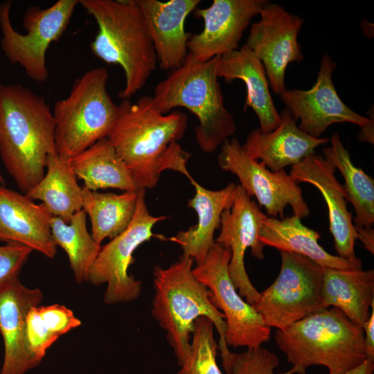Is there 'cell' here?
Listing matches in <instances>:
<instances>
[{
  "instance_id": "cell-1",
  "label": "cell",
  "mask_w": 374,
  "mask_h": 374,
  "mask_svg": "<svg viewBox=\"0 0 374 374\" xmlns=\"http://www.w3.org/2000/svg\"><path fill=\"white\" fill-rule=\"evenodd\" d=\"M118 118L107 136L140 189L157 186L162 172L173 170L189 179L190 154L177 142L188 126V116L179 111L163 114L152 97L136 102L123 99Z\"/></svg>"
},
{
  "instance_id": "cell-2",
  "label": "cell",
  "mask_w": 374,
  "mask_h": 374,
  "mask_svg": "<svg viewBox=\"0 0 374 374\" xmlns=\"http://www.w3.org/2000/svg\"><path fill=\"white\" fill-rule=\"evenodd\" d=\"M55 121L45 99L21 84L0 83V156L26 194L44 177L56 154Z\"/></svg>"
},
{
  "instance_id": "cell-3",
  "label": "cell",
  "mask_w": 374,
  "mask_h": 374,
  "mask_svg": "<svg viewBox=\"0 0 374 374\" xmlns=\"http://www.w3.org/2000/svg\"><path fill=\"white\" fill-rule=\"evenodd\" d=\"M193 262L181 255L168 267H154L152 315L166 332L179 366L188 354L195 321L209 319L218 332L222 365L228 374L234 353L226 344L224 317L212 303L210 290L195 277Z\"/></svg>"
},
{
  "instance_id": "cell-4",
  "label": "cell",
  "mask_w": 374,
  "mask_h": 374,
  "mask_svg": "<svg viewBox=\"0 0 374 374\" xmlns=\"http://www.w3.org/2000/svg\"><path fill=\"white\" fill-rule=\"evenodd\" d=\"M79 3L98 26L90 44L92 53L107 64L121 66L125 83L118 98L129 99L145 86L157 62L136 1L79 0Z\"/></svg>"
},
{
  "instance_id": "cell-5",
  "label": "cell",
  "mask_w": 374,
  "mask_h": 374,
  "mask_svg": "<svg viewBox=\"0 0 374 374\" xmlns=\"http://www.w3.org/2000/svg\"><path fill=\"white\" fill-rule=\"evenodd\" d=\"M220 57L202 62L188 53L180 67L157 84L152 97L161 114L184 107L197 116L195 140L207 154L215 151L236 132L235 118L224 105L218 81Z\"/></svg>"
},
{
  "instance_id": "cell-6",
  "label": "cell",
  "mask_w": 374,
  "mask_h": 374,
  "mask_svg": "<svg viewBox=\"0 0 374 374\" xmlns=\"http://www.w3.org/2000/svg\"><path fill=\"white\" fill-rule=\"evenodd\" d=\"M275 340L298 374L313 365L343 374L366 359L363 328L334 307L276 330Z\"/></svg>"
},
{
  "instance_id": "cell-7",
  "label": "cell",
  "mask_w": 374,
  "mask_h": 374,
  "mask_svg": "<svg viewBox=\"0 0 374 374\" xmlns=\"http://www.w3.org/2000/svg\"><path fill=\"white\" fill-rule=\"evenodd\" d=\"M108 80L106 68L90 69L74 81L67 97L55 102L52 113L60 157L70 159L110 134L120 108L107 91Z\"/></svg>"
},
{
  "instance_id": "cell-8",
  "label": "cell",
  "mask_w": 374,
  "mask_h": 374,
  "mask_svg": "<svg viewBox=\"0 0 374 374\" xmlns=\"http://www.w3.org/2000/svg\"><path fill=\"white\" fill-rule=\"evenodd\" d=\"M79 0H58L51 6H32L23 18L26 33L17 32L10 21L12 2L0 4L1 49L12 64H19L29 78L37 82L48 80L46 54L50 44L60 39L66 30Z\"/></svg>"
},
{
  "instance_id": "cell-9",
  "label": "cell",
  "mask_w": 374,
  "mask_h": 374,
  "mask_svg": "<svg viewBox=\"0 0 374 374\" xmlns=\"http://www.w3.org/2000/svg\"><path fill=\"white\" fill-rule=\"evenodd\" d=\"M274 282L253 305L270 328L283 329L326 308L321 294L323 267L299 254L280 251Z\"/></svg>"
},
{
  "instance_id": "cell-10",
  "label": "cell",
  "mask_w": 374,
  "mask_h": 374,
  "mask_svg": "<svg viewBox=\"0 0 374 374\" xmlns=\"http://www.w3.org/2000/svg\"><path fill=\"white\" fill-rule=\"evenodd\" d=\"M231 256L229 249L215 243L193 273L210 290L212 303L224 315L228 347L257 348L269 341L271 328L235 287L229 273Z\"/></svg>"
},
{
  "instance_id": "cell-11",
  "label": "cell",
  "mask_w": 374,
  "mask_h": 374,
  "mask_svg": "<svg viewBox=\"0 0 374 374\" xmlns=\"http://www.w3.org/2000/svg\"><path fill=\"white\" fill-rule=\"evenodd\" d=\"M145 190L139 189L134 216L127 229L101 247L90 267L88 281L95 285L106 284L104 301L107 305L128 303L138 299L142 282L129 275L133 253L139 245L155 235L152 228L166 216H154L145 203Z\"/></svg>"
},
{
  "instance_id": "cell-12",
  "label": "cell",
  "mask_w": 374,
  "mask_h": 374,
  "mask_svg": "<svg viewBox=\"0 0 374 374\" xmlns=\"http://www.w3.org/2000/svg\"><path fill=\"white\" fill-rule=\"evenodd\" d=\"M217 161L222 170L238 178L241 187L265 207L269 217L283 218L287 206L301 219L310 215L301 188L285 170L274 172L251 159L238 139H227L221 145Z\"/></svg>"
},
{
  "instance_id": "cell-13",
  "label": "cell",
  "mask_w": 374,
  "mask_h": 374,
  "mask_svg": "<svg viewBox=\"0 0 374 374\" xmlns=\"http://www.w3.org/2000/svg\"><path fill=\"white\" fill-rule=\"evenodd\" d=\"M336 64L327 53L321 58L316 82L308 90L286 89L280 95L286 109L297 120L299 128L314 137L332 125L350 123L362 128L358 137L373 143V119L354 112L339 96L332 80Z\"/></svg>"
},
{
  "instance_id": "cell-14",
  "label": "cell",
  "mask_w": 374,
  "mask_h": 374,
  "mask_svg": "<svg viewBox=\"0 0 374 374\" xmlns=\"http://www.w3.org/2000/svg\"><path fill=\"white\" fill-rule=\"evenodd\" d=\"M252 24L243 46L262 63L269 85L279 96L286 90L285 71L289 64L303 60L298 35L304 19L269 1Z\"/></svg>"
},
{
  "instance_id": "cell-15",
  "label": "cell",
  "mask_w": 374,
  "mask_h": 374,
  "mask_svg": "<svg viewBox=\"0 0 374 374\" xmlns=\"http://www.w3.org/2000/svg\"><path fill=\"white\" fill-rule=\"evenodd\" d=\"M267 215L251 199L240 184L236 186L231 206L221 215L220 232L215 243L229 249L230 278L239 294L253 305L260 292L251 283L244 265V255L251 249V255L263 260L264 246L258 240V232Z\"/></svg>"
},
{
  "instance_id": "cell-16",
  "label": "cell",
  "mask_w": 374,
  "mask_h": 374,
  "mask_svg": "<svg viewBox=\"0 0 374 374\" xmlns=\"http://www.w3.org/2000/svg\"><path fill=\"white\" fill-rule=\"evenodd\" d=\"M267 0H213L195 14L204 21V29L190 36V54L204 62L239 48L244 31L259 15Z\"/></svg>"
},
{
  "instance_id": "cell-17",
  "label": "cell",
  "mask_w": 374,
  "mask_h": 374,
  "mask_svg": "<svg viewBox=\"0 0 374 374\" xmlns=\"http://www.w3.org/2000/svg\"><path fill=\"white\" fill-rule=\"evenodd\" d=\"M336 170L323 156L314 153L292 166L290 175L296 183H308L319 190L328 206L330 231L337 256L355 260L358 234L348 209L346 190L335 177Z\"/></svg>"
},
{
  "instance_id": "cell-18",
  "label": "cell",
  "mask_w": 374,
  "mask_h": 374,
  "mask_svg": "<svg viewBox=\"0 0 374 374\" xmlns=\"http://www.w3.org/2000/svg\"><path fill=\"white\" fill-rule=\"evenodd\" d=\"M43 204L0 185V242L17 243L53 259L57 253L51 222Z\"/></svg>"
},
{
  "instance_id": "cell-19",
  "label": "cell",
  "mask_w": 374,
  "mask_h": 374,
  "mask_svg": "<svg viewBox=\"0 0 374 374\" xmlns=\"http://www.w3.org/2000/svg\"><path fill=\"white\" fill-rule=\"evenodd\" d=\"M42 300L40 289L29 288L19 278L0 291V335L4 346L0 374H25L39 364L28 351L26 325L30 309Z\"/></svg>"
},
{
  "instance_id": "cell-20",
  "label": "cell",
  "mask_w": 374,
  "mask_h": 374,
  "mask_svg": "<svg viewBox=\"0 0 374 374\" xmlns=\"http://www.w3.org/2000/svg\"><path fill=\"white\" fill-rule=\"evenodd\" d=\"M146 23L162 70L180 67L187 57L189 34L184 23L200 0H136Z\"/></svg>"
},
{
  "instance_id": "cell-21",
  "label": "cell",
  "mask_w": 374,
  "mask_h": 374,
  "mask_svg": "<svg viewBox=\"0 0 374 374\" xmlns=\"http://www.w3.org/2000/svg\"><path fill=\"white\" fill-rule=\"evenodd\" d=\"M280 115V123L275 130L266 133L252 130L242 145L251 159L260 160L274 172L299 163L329 142L328 138H314L301 130L297 119L286 108Z\"/></svg>"
},
{
  "instance_id": "cell-22",
  "label": "cell",
  "mask_w": 374,
  "mask_h": 374,
  "mask_svg": "<svg viewBox=\"0 0 374 374\" xmlns=\"http://www.w3.org/2000/svg\"><path fill=\"white\" fill-rule=\"evenodd\" d=\"M217 76L227 82L240 80L245 84L247 98L243 107H250L257 115L262 132L275 130L280 123V115L274 103L269 80L262 63L247 48H241L220 56Z\"/></svg>"
},
{
  "instance_id": "cell-23",
  "label": "cell",
  "mask_w": 374,
  "mask_h": 374,
  "mask_svg": "<svg viewBox=\"0 0 374 374\" xmlns=\"http://www.w3.org/2000/svg\"><path fill=\"white\" fill-rule=\"evenodd\" d=\"M195 194L187 206L195 211L197 223L186 231H179L170 240L182 249V256L192 258L196 265L201 263L215 244V231L220 228L221 215L233 202L236 184L231 182L217 190L205 188L194 179L190 181Z\"/></svg>"
},
{
  "instance_id": "cell-24",
  "label": "cell",
  "mask_w": 374,
  "mask_h": 374,
  "mask_svg": "<svg viewBox=\"0 0 374 374\" xmlns=\"http://www.w3.org/2000/svg\"><path fill=\"white\" fill-rule=\"evenodd\" d=\"M301 220L294 215L282 219L267 215L258 232L259 242L264 247L303 256L323 267L362 269V262L359 258L348 260L326 251L319 244L321 235L303 224Z\"/></svg>"
},
{
  "instance_id": "cell-25",
  "label": "cell",
  "mask_w": 374,
  "mask_h": 374,
  "mask_svg": "<svg viewBox=\"0 0 374 374\" xmlns=\"http://www.w3.org/2000/svg\"><path fill=\"white\" fill-rule=\"evenodd\" d=\"M321 294L326 308H337L362 328L374 303V270L323 267Z\"/></svg>"
},
{
  "instance_id": "cell-26",
  "label": "cell",
  "mask_w": 374,
  "mask_h": 374,
  "mask_svg": "<svg viewBox=\"0 0 374 374\" xmlns=\"http://www.w3.org/2000/svg\"><path fill=\"white\" fill-rule=\"evenodd\" d=\"M69 160L76 177L90 190L140 189L107 138L99 140Z\"/></svg>"
},
{
  "instance_id": "cell-27",
  "label": "cell",
  "mask_w": 374,
  "mask_h": 374,
  "mask_svg": "<svg viewBox=\"0 0 374 374\" xmlns=\"http://www.w3.org/2000/svg\"><path fill=\"white\" fill-rule=\"evenodd\" d=\"M46 170L42 179L26 195L41 201L53 216L69 222L82 210V188L78 185L68 159L57 154L49 155Z\"/></svg>"
},
{
  "instance_id": "cell-28",
  "label": "cell",
  "mask_w": 374,
  "mask_h": 374,
  "mask_svg": "<svg viewBox=\"0 0 374 374\" xmlns=\"http://www.w3.org/2000/svg\"><path fill=\"white\" fill-rule=\"evenodd\" d=\"M323 157L341 174L347 200L353 205L357 232L373 229L374 223V179L351 161L348 150L337 132L330 138V146L322 149Z\"/></svg>"
},
{
  "instance_id": "cell-29",
  "label": "cell",
  "mask_w": 374,
  "mask_h": 374,
  "mask_svg": "<svg viewBox=\"0 0 374 374\" xmlns=\"http://www.w3.org/2000/svg\"><path fill=\"white\" fill-rule=\"evenodd\" d=\"M139 190L103 193L82 187V209L89 217L91 234L98 245L127 229L135 212Z\"/></svg>"
},
{
  "instance_id": "cell-30",
  "label": "cell",
  "mask_w": 374,
  "mask_h": 374,
  "mask_svg": "<svg viewBox=\"0 0 374 374\" xmlns=\"http://www.w3.org/2000/svg\"><path fill=\"white\" fill-rule=\"evenodd\" d=\"M51 230L57 247H60L68 256L75 282H87L90 267L101 246L87 230L84 211L82 209L76 212L69 222L53 216Z\"/></svg>"
},
{
  "instance_id": "cell-31",
  "label": "cell",
  "mask_w": 374,
  "mask_h": 374,
  "mask_svg": "<svg viewBox=\"0 0 374 374\" xmlns=\"http://www.w3.org/2000/svg\"><path fill=\"white\" fill-rule=\"evenodd\" d=\"M81 321L64 305L31 308L26 317V341L30 355L40 364L47 350L60 336L79 327Z\"/></svg>"
},
{
  "instance_id": "cell-32",
  "label": "cell",
  "mask_w": 374,
  "mask_h": 374,
  "mask_svg": "<svg viewBox=\"0 0 374 374\" xmlns=\"http://www.w3.org/2000/svg\"><path fill=\"white\" fill-rule=\"evenodd\" d=\"M214 328L207 317H201L195 321L188 354L177 374H223L216 359L218 344Z\"/></svg>"
},
{
  "instance_id": "cell-33",
  "label": "cell",
  "mask_w": 374,
  "mask_h": 374,
  "mask_svg": "<svg viewBox=\"0 0 374 374\" xmlns=\"http://www.w3.org/2000/svg\"><path fill=\"white\" fill-rule=\"evenodd\" d=\"M279 364L276 355L262 346L257 348L247 349L234 353L231 368L228 374H294L296 370H290L276 373L274 370Z\"/></svg>"
},
{
  "instance_id": "cell-34",
  "label": "cell",
  "mask_w": 374,
  "mask_h": 374,
  "mask_svg": "<svg viewBox=\"0 0 374 374\" xmlns=\"http://www.w3.org/2000/svg\"><path fill=\"white\" fill-rule=\"evenodd\" d=\"M32 251L30 248L17 243L0 246V291L19 279Z\"/></svg>"
},
{
  "instance_id": "cell-35",
  "label": "cell",
  "mask_w": 374,
  "mask_h": 374,
  "mask_svg": "<svg viewBox=\"0 0 374 374\" xmlns=\"http://www.w3.org/2000/svg\"><path fill=\"white\" fill-rule=\"evenodd\" d=\"M371 308V312L362 328L366 359L374 362V303H372Z\"/></svg>"
},
{
  "instance_id": "cell-36",
  "label": "cell",
  "mask_w": 374,
  "mask_h": 374,
  "mask_svg": "<svg viewBox=\"0 0 374 374\" xmlns=\"http://www.w3.org/2000/svg\"><path fill=\"white\" fill-rule=\"evenodd\" d=\"M358 239L364 247L371 253H374V231L373 229H365L357 232Z\"/></svg>"
},
{
  "instance_id": "cell-37",
  "label": "cell",
  "mask_w": 374,
  "mask_h": 374,
  "mask_svg": "<svg viewBox=\"0 0 374 374\" xmlns=\"http://www.w3.org/2000/svg\"><path fill=\"white\" fill-rule=\"evenodd\" d=\"M343 374H374V362L366 359L358 366Z\"/></svg>"
},
{
  "instance_id": "cell-38",
  "label": "cell",
  "mask_w": 374,
  "mask_h": 374,
  "mask_svg": "<svg viewBox=\"0 0 374 374\" xmlns=\"http://www.w3.org/2000/svg\"><path fill=\"white\" fill-rule=\"evenodd\" d=\"M0 185H2V186L5 185V180L1 172H0Z\"/></svg>"
}]
</instances>
